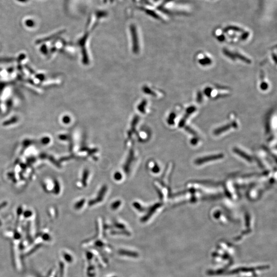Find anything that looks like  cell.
Here are the masks:
<instances>
[]
</instances>
